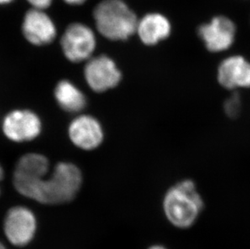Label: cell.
Segmentation results:
<instances>
[{"mask_svg":"<svg viewBox=\"0 0 250 249\" xmlns=\"http://www.w3.org/2000/svg\"><path fill=\"white\" fill-rule=\"evenodd\" d=\"M50 163L47 158L38 153H28L17 162L13 174V184L34 181L47 176Z\"/></svg>","mask_w":250,"mask_h":249,"instance_id":"cell-13","label":"cell"},{"mask_svg":"<svg viewBox=\"0 0 250 249\" xmlns=\"http://www.w3.org/2000/svg\"><path fill=\"white\" fill-rule=\"evenodd\" d=\"M14 0H0V5L8 4L10 2H13Z\"/></svg>","mask_w":250,"mask_h":249,"instance_id":"cell-18","label":"cell"},{"mask_svg":"<svg viewBox=\"0 0 250 249\" xmlns=\"http://www.w3.org/2000/svg\"><path fill=\"white\" fill-rule=\"evenodd\" d=\"M22 33L28 42L39 46L54 42L57 28L53 20L44 10L32 8L24 15Z\"/></svg>","mask_w":250,"mask_h":249,"instance_id":"cell-9","label":"cell"},{"mask_svg":"<svg viewBox=\"0 0 250 249\" xmlns=\"http://www.w3.org/2000/svg\"><path fill=\"white\" fill-rule=\"evenodd\" d=\"M101 35L111 41H125L136 33V14L123 0H102L93 12Z\"/></svg>","mask_w":250,"mask_h":249,"instance_id":"cell-2","label":"cell"},{"mask_svg":"<svg viewBox=\"0 0 250 249\" xmlns=\"http://www.w3.org/2000/svg\"><path fill=\"white\" fill-rule=\"evenodd\" d=\"M198 35L209 51H225L233 44L236 26L231 20L220 16L201 25L198 28Z\"/></svg>","mask_w":250,"mask_h":249,"instance_id":"cell-8","label":"cell"},{"mask_svg":"<svg viewBox=\"0 0 250 249\" xmlns=\"http://www.w3.org/2000/svg\"><path fill=\"white\" fill-rule=\"evenodd\" d=\"M84 78L91 89L96 92H104L119 84L122 72L113 59L106 55H100L87 60Z\"/></svg>","mask_w":250,"mask_h":249,"instance_id":"cell-7","label":"cell"},{"mask_svg":"<svg viewBox=\"0 0 250 249\" xmlns=\"http://www.w3.org/2000/svg\"><path fill=\"white\" fill-rule=\"evenodd\" d=\"M55 97L58 104L68 113L81 112L87 103L83 92L68 80H62L56 85Z\"/></svg>","mask_w":250,"mask_h":249,"instance_id":"cell-14","label":"cell"},{"mask_svg":"<svg viewBox=\"0 0 250 249\" xmlns=\"http://www.w3.org/2000/svg\"><path fill=\"white\" fill-rule=\"evenodd\" d=\"M224 108L227 114L231 118H236L241 112V101L238 94L231 95V97L227 99Z\"/></svg>","mask_w":250,"mask_h":249,"instance_id":"cell-15","label":"cell"},{"mask_svg":"<svg viewBox=\"0 0 250 249\" xmlns=\"http://www.w3.org/2000/svg\"><path fill=\"white\" fill-rule=\"evenodd\" d=\"M27 2L33 7L34 9H47L50 5L52 4L53 0H27Z\"/></svg>","mask_w":250,"mask_h":249,"instance_id":"cell-16","label":"cell"},{"mask_svg":"<svg viewBox=\"0 0 250 249\" xmlns=\"http://www.w3.org/2000/svg\"><path fill=\"white\" fill-rule=\"evenodd\" d=\"M2 229L5 237L11 245L15 247H25L35 237L38 219L28 207L17 206L7 212Z\"/></svg>","mask_w":250,"mask_h":249,"instance_id":"cell-4","label":"cell"},{"mask_svg":"<svg viewBox=\"0 0 250 249\" xmlns=\"http://www.w3.org/2000/svg\"><path fill=\"white\" fill-rule=\"evenodd\" d=\"M63 1L69 5H81L84 3L87 0H63Z\"/></svg>","mask_w":250,"mask_h":249,"instance_id":"cell-17","label":"cell"},{"mask_svg":"<svg viewBox=\"0 0 250 249\" xmlns=\"http://www.w3.org/2000/svg\"><path fill=\"white\" fill-rule=\"evenodd\" d=\"M97 46V38L92 28L82 23H73L66 28L61 38L64 55L72 62L87 61Z\"/></svg>","mask_w":250,"mask_h":249,"instance_id":"cell-5","label":"cell"},{"mask_svg":"<svg viewBox=\"0 0 250 249\" xmlns=\"http://www.w3.org/2000/svg\"><path fill=\"white\" fill-rule=\"evenodd\" d=\"M0 249H7L3 244L0 241Z\"/></svg>","mask_w":250,"mask_h":249,"instance_id":"cell-21","label":"cell"},{"mask_svg":"<svg viewBox=\"0 0 250 249\" xmlns=\"http://www.w3.org/2000/svg\"><path fill=\"white\" fill-rule=\"evenodd\" d=\"M171 29L167 17L160 13H149L139 20L136 33L145 45H155L168 38Z\"/></svg>","mask_w":250,"mask_h":249,"instance_id":"cell-12","label":"cell"},{"mask_svg":"<svg viewBox=\"0 0 250 249\" xmlns=\"http://www.w3.org/2000/svg\"><path fill=\"white\" fill-rule=\"evenodd\" d=\"M83 182L82 173L71 163H59L50 176L14 184L18 193L45 205L63 204L76 198Z\"/></svg>","mask_w":250,"mask_h":249,"instance_id":"cell-1","label":"cell"},{"mask_svg":"<svg viewBox=\"0 0 250 249\" xmlns=\"http://www.w3.org/2000/svg\"><path fill=\"white\" fill-rule=\"evenodd\" d=\"M148 249H166V248L163 247V246H161V245H154L152 247L149 248Z\"/></svg>","mask_w":250,"mask_h":249,"instance_id":"cell-19","label":"cell"},{"mask_svg":"<svg viewBox=\"0 0 250 249\" xmlns=\"http://www.w3.org/2000/svg\"><path fill=\"white\" fill-rule=\"evenodd\" d=\"M3 178V169H2V166L0 165V182L2 181Z\"/></svg>","mask_w":250,"mask_h":249,"instance_id":"cell-20","label":"cell"},{"mask_svg":"<svg viewBox=\"0 0 250 249\" xmlns=\"http://www.w3.org/2000/svg\"><path fill=\"white\" fill-rule=\"evenodd\" d=\"M68 134L75 146L85 150L97 148L104 140L102 124L89 115H81L75 118L69 125Z\"/></svg>","mask_w":250,"mask_h":249,"instance_id":"cell-10","label":"cell"},{"mask_svg":"<svg viewBox=\"0 0 250 249\" xmlns=\"http://www.w3.org/2000/svg\"><path fill=\"white\" fill-rule=\"evenodd\" d=\"M203 208V201L194 181L184 180L169 188L164 199L167 219L177 228L194 224Z\"/></svg>","mask_w":250,"mask_h":249,"instance_id":"cell-3","label":"cell"},{"mask_svg":"<svg viewBox=\"0 0 250 249\" xmlns=\"http://www.w3.org/2000/svg\"><path fill=\"white\" fill-rule=\"evenodd\" d=\"M42 124L37 113L27 109L10 112L2 121L5 136L15 143L32 141L40 135Z\"/></svg>","mask_w":250,"mask_h":249,"instance_id":"cell-6","label":"cell"},{"mask_svg":"<svg viewBox=\"0 0 250 249\" xmlns=\"http://www.w3.org/2000/svg\"><path fill=\"white\" fill-rule=\"evenodd\" d=\"M217 80L226 89L250 88V62L240 55L227 58L219 66Z\"/></svg>","mask_w":250,"mask_h":249,"instance_id":"cell-11","label":"cell"}]
</instances>
